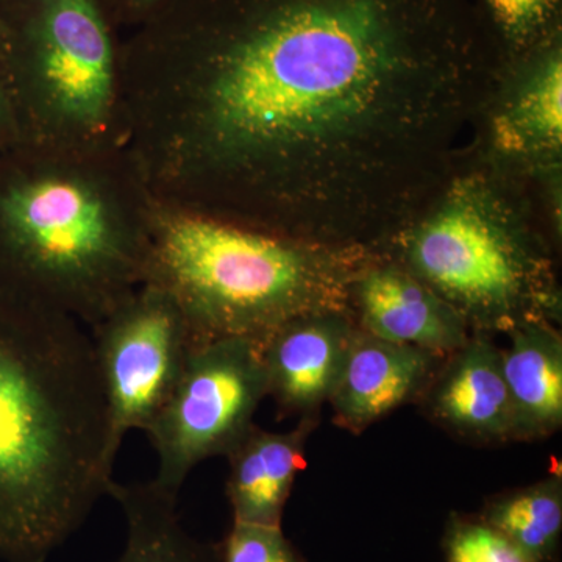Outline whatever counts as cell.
I'll return each instance as SVG.
<instances>
[{
  "label": "cell",
  "mask_w": 562,
  "mask_h": 562,
  "mask_svg": "<svg viewBox=\"0 0 562 562\" xmlns=\"http://www.w3.org/2000/svg\"><path fill=\"white\" fill-rule=\"evenodd\" d=\"M350 310L360 330L442 357L460 349L472 335L449 303L382 254L355 281Z\"/></svg>",
  "instance_id": "9c48e42d"
},
{
  "label": "cell",
  "mask_w": 562,
  "mask_h": 562,
  "mask_svg": "<svg viewBox=\"0 0 562 562\" xmlns=\"http://www.w3.org/2000/svg\"><path fill=\"white\" fill-rule=\"evenodd\" d=\"M442 355L384 341L357 327L328 403L342 430L360 435L405 403L419 401Z\"/></svg>",
  "instance_id": "7c38bea8"
},
{
  "label": "cell",
  "mask_w": 562,
  "mask_h": 562,
  "mask_svg": "<svg viewBox=\"0 0 562 562\" xmlns=\"http://www.w3.org/2000/svg\"><path fill=\"white\" fill-rule=\"evenodd\" d=\"M355 330L351 313L321 312L295 317L266 338V394L281 417H319L338 383Z\"/></svg>",
  "instance_id": "30bf717a"
},
{
  "label": "cell",
  "mask_w": 562,
  "mask_h": 562,
  "mask_svg": "<svg viewBox=\"0 0 562 562\" xmlns=\"http://www.w3.org/2000/svg\"><path fill=\"white\" fill-rule=\"evenodd\" d=\"M379 254L397 261L460 314L472 335L525 322L560 324L549 255L482 181L462 180Z\"/></svg>",
  "instance_id": "8992f818"
},
{
  "label": "cell",
  "mask_w": 562,
  "mask_h": 562,
  "mask_svg": "<svg viewBox=\"0 0 562 562\" xmlns=\"http://www.w3.org/2000/svg\"><path fill=\"white\" fill-rule=\"evenodd\" d=\"M319 417L299 420L290 431L251 425L241 441L225 454L231 465L227 497L233 522L281 527L284 506L299 472L306 465V441Z\"/></svg>",
  "instance_id": "4fadbf2b"
},
{
  "label": "cell",
  "mask_w": 562,
  "mask_h": 562,
  "mask_svg": "<svg viewBox=\"0 0 562 562\" xmlns=\"http://www.w3.org/2000/svg\"><path fill=\"white\" fill-rule=\"evenodd\" d=\"M442 549L446 562H531L479 514H450Z\"/></svg>",
  "instance_id": "d6986e66"
},
{
  "label": "cell",
  "mask_w": 562,
  "mask_h": 562,
  "mask_svg": "<svg viewBox=\"0 0 562 562\" xmlns=\"http://www.w3.org/2000/svg\"><path fill=\"white\" fill-rule=\"evenodd\" d=\"M375 257L154 201L144 283L176 299L195 344H262L295 317L351 313L355 281Z\"/></svg>",
  "instance_id": "277c9868"
},
{
  "label": "cell",
  "mask_w": 562,
  "mask_h": 562,
  "mask_svg": "<svg viewBox=\"0 0 562 562\" xmlns=\"http://www.w3.org/2000/svg\"><path fill=\"white\" fill-rule=\"evenodd\" d=\"M92 351L109 427V457L122 439L161 412L195 346L179 303L155 284H140L94 325Z\"/></svg>",
  "instance_id": "ba28073f"
},
{
  "label": "cell",
  "mask_w": 562,
  "mask_h": 562,
  "mask_svg": "<svg viewBox=\"0 0 562 562\" xmlns=\"http://www.w3.org/2000/svg\"><path fill=\"white\" fill-rule=\"evenodd\" d=\"M105 402L79 321L0 295V560L46 562L113 482Z\"/></svg>",
  "instance_id": "7a4b0ae2"
},
{
  "label": "cell",
  "mask_w": 562,
  "mask_h": 562,
  "mask_svg": "<svg viewBox=\"0 0 562 562\" xmlns=\"http://www.w3.org/2000/svg\"><path fill=\"white\" fill-rule=\"evenodd\" d=\"M506 65L561 35L562 0H472Z\"/></svg>",
  "instance_id": "ac0fdd59"
},
{
  "label": "cell",
  "mask_w": 562,
  "mask_h": 562,
  "mask_svg": "<svg viewBox=\"0 0 562 562\" xmlns=\"http://www.w3.org/2000/svg\"><path fill=\"white\" fill-rule=\"evenodd\" d=\"M11 143H13V131H11L9 99H7L2 58H0V151Z\"/></svg>",
  "instance_id": "7402d4cb"
},
{
  "label": "cell",
  "mask_w": 562,
  "mask_h": 562,
  "mask_svg": "<svg viewBox=\"0 0 562 562\" xmlns=\"http://www.w3.org/2000/svg\"><path fill=\"white\" fill-rule=\"evenodd\" d=\"M517 88L495 116V144L506 154L560 151L562 140L561 35L509 63Z\"/></svg>",
  "instance_id": "9a60e30c"
},
{
  "label": "cell",
  "mask_w": 562,
  "mask_h": 562,
  "mask_svg": "<svg viewBox=\"0 0 562 562\" xmlns=\"http://www.w3.org/2000/svg\"><path fill=\"white\" fill-rule=\"evenodd\" d=\"M220 562H306L281 527L233 522L217 543Z\"/></svg>",
  "instance_id": "ffe728a7"
},
{
  "label": "cell",
  "mask_w": 562,
  "mask_h": 562,
  "mask_svg": "<svg viewBox=\"0 0 562 562\" xmlns=\"http://www.w3.org/2000/svg\"><path fill=\"white\" fill-rule=\"evenodd\" d=\"M154 198L121 147L0 151V295L98 325L146 276Z\"/></svg>",
  "instance_id": "3957f363"
},
{
  "label": "cell",
  "mask_w": 562,
  "mask_h": 562,
  "mask_svg": "<svg viewBox=\"0 0 562 562\" xmlns=\"http://www.w3.org/2000/svg\"><path fill=\"white\" fill-rule=\"evenodd\" d=\"M480 517L531 562H558L562 536V473L486 502Z\"/></svg>",
  "instance_id": "e0dca14e"
},
{
  "label": "cell",
  "mask_w": 562,
  "mask_h": 562,
  "mask_svg": "<svg viewBox=\"0 0 562 562\" xmlns=\"http://www.w3.org/2000/svg\"><path fill=\"white\" fill-rule=\"evenodd\" d=\"M106 495L124 513V550L111 562H220L217 543L199 541L181 524L179 495L154 483L111 482Z\"/></svg>",
  "instance_id": "2e32d148"
},
{
  "label": "cell",
  "mask_w": 562,
  "mask_h": 562,
  "mask_svg": "<svg viewBox=\"0 0 562 562\" xmlns=\"http://www.w3.org/2000/svg\"><path fill=\"white\" fill-rule=\"evenodd\" d=\"M120 40L121 143L157 202L376 249L505 72L472 0H165Z\"/></svg>",
  "instance_id": "6da1fadb"
},
{
  "label": "cell",
  "mask_w": 562,
  "mask_h": 562,
  "mask_svg": "<svg viewBox=\"0 0 562 562\" xmlns=\"http://www.w3.org/2000/svg\"><path fill=\"white\" fill-rule=\"evenodd\" d=\"M417 402L428 419L454 438L483 446L514 441L502 349L490 336L471 335L446 355Z\"/></svg>",
  "instance_id": "8fae6325"
},
{
  "label": "cell",
  "mask_w": 562,
  "mask_h": 562,
  "mask_svg": "<svg viewBox=\"0 0 562 562\" xmlns=\"http://www.w3.org/2000/svg\"><path fill=\"white\" fill-rule=\"evenodd\" d=\"M266 394L261 342L195 344L171 397L146 428L158 454L155 486L179 495L192 469L225 457L254 425Z\"/></svg>",
  "instance_id": "52a82bcc"
},
{
  "label": "cell",
  "mask_w": 562,
  "mask_h": 562,
  "mask_svg": "<svg viewBox=\"0 0 562 562\" xmlns=\"http://www.w3.org/2000/svg\"><path fill=\"white\" fill-rule=\"evenodd\" d=\"M116 31L133 29L149 18L165 0H99Z\"/></svg>",
  "instance_id": "44dd1931"
},
{
  "label": "cell",
  "mask_w": 562,
  "mask_h": 562,
  "mask_svg": "<svg viewBox=\"0 0 562 562\" xmlns=\"http://www.w3.org/2000/svg\"><path fill=\"white\" fill-rule=\"evenodd\" d=\"M502 369L512 398L514 441H539L562 427V336L552 322L506 333Z\"/></svg>",
  "instance_id": "5bb4252c"
},
{
  "label": "cell",
  "mask_w": 562,
  "mask_h": 562,
  "mask_svg": "<svg viewBox=\"0 0 562 562\" xmlns=\"http://www.w3.org/2000/svg\"><path fill=\"white\" fill-rule=\"evenodd\" d=\"M0 58L14 143L121 147L120 38L99 0H0Z\"/></svg>",
  "instance_id": "5b68a950"
}]
</instances>
